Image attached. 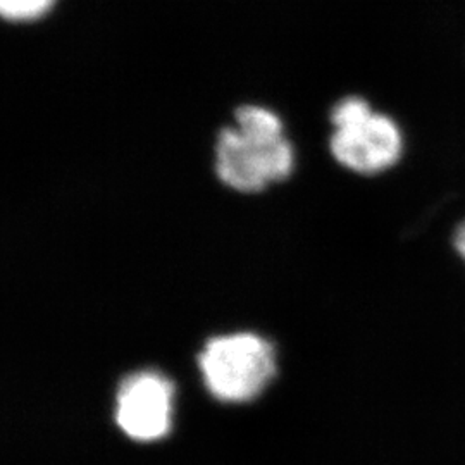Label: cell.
<instances>
[{
  "label": "cell",
  "mask_w": 465,
  "mask_h": 465,
  "mask_svg": "<svg viewBox=\"0 0 465 465\" xmlns=\"http://www.w3.org/2000/svg\"><path fill=\"white\" fill-rule=\"evenodd\" d=\"M197 364L209 393L230 403L259 397L276 374L274 349L255 332L211 338L200 351Z\"/></svg>",
  "instance_id": "2"
},
{
  "label": "cell",
  "mask_w": 465,
  "mask_h": 465,
  "mask_svg": "<svg viewBox=\"0 0 465 465\" xmlns=\"http://www.w3.org/2000/svg\"><path fill=\"white\" fill-rule=\"evenodd\" d=\"M330 149L338 164L359 174H378L401 155V134L391 117L372 111L357 95L338 100L331 109Z\"/></svg>",
  "instance_id": "3"
},
{
  "label": "cell",
  "mask_w": 465,
  "mask_h": 465,
  "mask_svg": "<svg viewBox=\"0 0 465 465\" xmlns=\"http://www.w3.org/2000/svg\"><path fill=\"white\" fill-rule=\"evenodd\" d=\"M173 382L155 371H140L121 382L116 424L134 441H155L171 430Z\"/></svg>",
  "instance_id": "4"
},
{
  "label": "cell",
  "mask_w": 465,
  "mask_h": 465,
  "mask_svg": "<svg viewBox=\"0 0 465 465\" xmlns=\"http://www.w3.org/2000/svg\"><path fill=\"white\" fill-rule=\"evenodd\" d=\"M232 126L217 134L214 169L221 183L240 193H259L284 182L295 167V150L282 117L264 105L243 104Z\"/></svg>",
  "instance_id": "1"
},
{
  "label": "cell",
  "mask_w": 465,
  "mask_h": 465,
  "mask_svg": "<svg viewBox=\"0 0 465 465\" xmlns=\"http://www.w3.org/2000/svg\"><path fill=\"white\" fill-rule=\"evenodd\" d=\"M455 247H457L459 253L465 259V223L455 232Z\"/></svg>",
  "instance_id": "6"
},
{
  "label": "cell",
  "mask_w": 465,
  "mask_h": 465,
  "mask_svg": "<svg viewBox=\"0 0 465 465\" xmlns=\"http://www.w3.org/2000/svg\"><path fill=\"white\" fill-rule=\"evenodd\" d=\"M57 0H0V15L13 25L35 23L50 15Z\"/></svg>",
  "instance_id": "5"
}]
</instances>
